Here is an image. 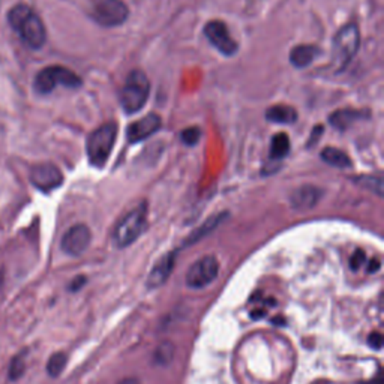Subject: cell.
<instances>
[{
	"mask_svg": "<svg viewBox=\"0 0 384 384\" xmlns=\"http://www.w3.org/2000/svg\"><path fill=\"white\" fill-rule=\"evenodd\" d=\"M30 182L42 192H50L64 183L62 171L53 164H39L30 171Z\"/></svg>",
	"mask_w": 384,
	"mask_h": 384,
	"instance_id": "11",
	"label": "cell"
},
{
	"mask_svg": "<svg viewBox=\"0 0 384 384\" xmlns=\"http://www.w3.org/2000/svg\"><path fill=\"white\" fill-rule=\"evenodd\" d=\"M25 371H26L25 355L15 356V357L11 360V363H10V372H8V375H10V380H11V381H15V380L21 379V377H23V374H25Z\"/></svg>",
	"mask_w": 384,
	"mask_h": 384,
	"instance_id": "23",
	"label": "cell"
},
{
	"mask_svg": "<svg viewBox=\"0 0 384 384\" xmlns=\"http://www.w3.org/2000/svg\"><path fill=\"white\" fill-rule=\"evenodd\" d=\"M176 263V253H168L164 255L161 260L153 266L152 272L149 273L147 278V287L149 288H159L167 282L171 272L175 269Z\"/></svg>",
	"mask_w": 384,
	"mask_h": 384,
	"instance_id": "13",
	"label": "cell"
},
{
	"mask_svg": "<svg viewBox=\"0 0 384 384\" xmlns=\"http://www.w3.org/2000/svg\"><path fill=\"white\" fill-rule=\"evenodd\" d=\"M173 357H175V346L168 341L161 342L153 353V360L156 365H168L171 360H173Z\"/></svg>",
	"mask_w": 384,
	"mask_h": 384,
	"instance_id": "21",
	"label": "cell"
},
{
	"mask_svg": "<svg viewBox=\"0 0 384 384\" xmlns=\"http://www.w3.org/2000/svg\"><path fill=\"white\" fill-rule=\"evenodd\" d=\"M321 195H323V192L316 186H311V185L302 186L293 192L292 205L297 210H308L317 205L321 199Z\"/></svg>",
	"mask_w": 384,
	"mask_h": 384,
	"instance_id": "15",
	"label": "cell"
},
{
	"mask_svg": "<svg viewBox=\"0 0 384 384\" xmlns=\"http://www.w3.org/2000/svg\"><path fill=\"white\" fill-rule=\"evenodd\" d=\"M117 138V125L110 122L103 127L95 129L88 138L86 143V151H88V158L93 167L103 168L105 162L112 155L113 147Z\"/></svg>",
	"mask_w": 384,
	"mask_h": 384,
	"instance_id": "3",
	"label": "cell"
},
{
	"mask_svg": "<svg viewBox=\"0 0 384 384\" xmlns=\"http://www.w3.org/2000/svg\"><path fill=\"white\" fill-rule=\"evenodd\" d=\"M8 21L21 38V41L34 50L41 49L47 41V30L39 15L26 5H17L8 12Z\"/></svg>",
	"mask_w": 384,
	"mask_h": 384,
	"instance_id": "1",
	"label": "cell"
},
{
	"mask_svg": "<svg viewBox=\"0 0 384 384\" xmlns=\"http://www.w3.org/2000/svg\"><path fill=\"white\" fill-rule=\"evenodd\" d=\"M323 131H324V128H323V125H317V127L314 128V131L311 132V137H309V141H308V147H311V146H316L317 143H318V140H320V137L323 136Z\"/></svg>",
	"mask_w": 384,
	"mask_h": 384,
	"instance_id": "27",
	"label": "cell"
},
{
	"mask_svg": "<svg viewBox=\"0 0 384 384\" xmlns=\"http://www.w3.org/2000/svg\"><path fill=\"white\" fill-rule=\"evenodd\" d=\"M219 273L216 257L206 255L195 261L186 273V285L192 290H201L214 282Z\"/></svg>",
	"mask_w": 384,
	"mask_h": 384,
	"instance_id": "8",
	"label": "cell"
},
{
	"mask_svg": "<svg viewBox=\"0 0 384 384\" xmlns=\"http://www.w3.org/2000/svg\"><path fill=\"white\" fill-rule=\"evenodd\" d=\"M360 47V32L356 23L344 26L333 38V64L338 71L346 69L355 59Z\"/></svg>",
	"mask_w": 384,
	"mask_h": 384,
	"instance_id": "6",
	"label": "cell"
},
{
	"mask_svg": "<svg viewBox=\"0 0 384 384\" xmlns=\"http://www.w3.org/2000/svg\"><path fill=\"white\" fill-rule=\"evenodd\" d=\"M201 138V129L197 127L186 128L180 132V140L183 141L186 146H195Z\"/></svg>",
	"mask_w": 384,
	"mask_h": 384,
	"instance_id": "25",
	"label": "cell"
},
{
	"mask_svg": "<svg viewBox=\"0 0 384 384\" xmlns=\"http://www.w3.org/2000/svg\"><path fill=\"white\" fill-rule=\"evenodd\" d=\"M365 261H366V254L363 253L362 249H357L356 253L353 254L351 258H350L351 269H353V270H359V269L362 268V266L365 264Z\"/></svg>",
	"mask_w": 384,
	"mask_h": 384,
	"instance_id": "26",
	"label": "cell"
},
{
	"mask_svg": "<svg viewBox=\"0 0 384 384\" xmlns=\"http://www.w3.org/2000/svg\"><path fill=\"white\" fill-rule=\"evenodd\" d=\"M149 95H151V83L146 74L140 69L131 71L119 93L120 105L125 113L134 114L140 112L146 105Z\"/></svg>",
	"mask_w": 384,
	"mask_h": 384,
	"instance_id": "2",
	"label": "cell"
},
{
	"mask_svg": "<svg viewBox=\"0 0 384 384\" xmlns=\"http://www.w3.org/2000/svg\"><path fill=\"white\" fill-rule=\"evenodd\" d=\"M147 225V206L141 203L140 206L132 209L129 214L125 215L117 224L113 239L116 246L127 248L143 234Z\"/></svg>",
	"mask_w": 384,
	"mask_h": 384,
	"instance_id": "4",
	"label": "cell"
},
{
	"mask_svg": "<svg viewBox=\"0 0 384 384\" xmlns=\"http://www.w3.org/2000/svg\"><path fill=\"white\" fill-rule=\"evenodd\" d=\"M66 362H68V357L65 353H54V355L50 357L49 363H47V372H49V375L53 379L59 377V375L64 372Z\"/></svg>",
	"mask_w": 384,
	"mask_h": 384,
	"instance_id": "22",
	"label": "cell"
},
{
	"mask_svg": "<svg viewBox=\"0 0 384 384\" xmlns=\"http://www.w3.org/2000/svg\"><path fill=\"white\" fill-rule=\"evenodd\" d=\"M92 240V233L88 225L77 224L65 233L62 239V251L71 257H80L89 248Z\"/></svg>",
	"mask_w": 384,
	"mask_h": 384,
	"instance_id": "10",
	"label": "cell"
},
{
	"mask_svg": "<svg viewBox=\"0 0 384 384\" xmlns=\"http://www.w3.org/2000/svg\"><path fill=\"white\" fill-rule=\"evenodd\" d=\"M380 268H381L380 260H377V258H375V260H372V261L370 263V268H368V272H370V273H375Z\"/></svg>",
	"mask_w": 384,
	"mask_h": 384,
	"instance_id": "29",
	"label": "cell"
},
{
	"mask_svg": "<svg viewBox=\"0 0 384 384\" xmlns=\"http://www.w3.org/2000/svg\"><path fill=\"white\" fill-rule=\"evenodd\" d=\"M119 384H140V381L137 379H125Z\"/></svg>",
	"mask_w": 384,
	"mask_h": 384,
	"instance_id": "30",
	"label": "cell"
},
{
	"mask_svg": "<svg viewBox=\"0 0 384 384\" xmlns=\"http://www.w3.org/2000/svg\"><path fill=\"white\" fill-rule=\"evenodd\" d=\"M162 125L159 114L149 113L147 116L141 117V119L132 122L127 129V138L129 143H140L149 137H152L155 132H158Z\"/></svg>",
	"mask_w": 384,
	"mask_h": 384,
	"instance_id": "12",
	"label": "cell"
},
{
	"mask_svg": "<svg viewBox=\"0 0 384 384\" xmlns=\"http://www.w3.org/2000/svg\"><path fill=\"white\" fill-rule=\"evenodd\" d=\"M90 15L101 26L116 27L127 21L129 10L122 0H90Z\"/></svg>",
	"mask_w": 384,
	"mask_h": 384,
	"instance_id": "7",
	"label": "cell"
},
{
	"mask_svg": "<svg viewBox=\"0 0 384 384\" xmlns=\"http://www.w3.org/2000/svg\"><path fill=\"white\" fill-rule=\"evenodd\" d=\"M203 32H205L206 38L209 39V42L214 45L219 53L224 54V56H234V54L238 53L239 45L230 35L229 27H227L224 21H209Z\"/></svg>",
	"mask_w": 384,
	"mask_h": 384,
	"instance_id": "9",
	"label": "cell"
},
{
	"mask_svg": "<svg viewBox=\"0 0 384 384\" xmlns=\"http://www.w3.org/2000/svg\"><path fill=\"white\" fill-rule=\"evenodd\" d=\"M83 84L81 78L78 77L74 71H71L65 66H47L39 71L35 77V90L38 93H51L57 86H64L68 89H78Z\"/></svg>",
	"mask_w": 384,
	"mask_h": 384,
	"instance_id": "5",
	"label": "cell"
},
{
	"mask_svg": "<svg viewBox=\"0 0 384 384\" xmlns=\"http://www.w3.org/2000/svg\"><path fill=\"white\" fill-rule=\"evenodd\" d=\"M368 344L374 348V350H380L383 347V336L380 332H374L370 335V340H368Z\"/></svg>",
	"mask_w": 384,
	"mask_h": 384,
	"instance_id": "28",
	"label": "cell"
},
{
	"mask_svg": "<svg viewBox=\"0 0 384 384\" xmlns=\"http://www.w3.org/2000/svg\"><path fill=\"white\" fill-rule=\"evenodd\" d=\"M370 117V112L368 110H355V108H344V110H338L329 117V122L332 123V127L340 129V131H346L348 129L353 123H356L362 119H368Z\"/></svg>",
	"mask_w": 384,
	"mask_h": 384,
	"instance_id": "14",
	"label": "cell"
},
{
	"mask_svg": "<svg viewBox=\"0 0 384 384\" xmlns=\"http://www.w3.org/2000/svg\"><path fill=\"white\" fill-rule=\"evenodd\" d=\"M321 159H323L327 166H332L336 168H348L351 167V159L346 152H342L341 149L336 147H326L321 152Z\"/></svg>",
	"mask_w": 384,
	"mask_h": 384,
	"instance_id": "18",
	"label": "cell"
},
{
	"mask_svg": "<svg viewBox=\"0 0 384 384\" xmlns=\"http://www.w3.org/2000/svg\"><path fill=\"white\" fill-rule=\"evenodd\" d=\"M356 183L362 188H368L372 192H375L380 197H383V180L381 177H372V176H363L356 179Z\"/></svg>",
	"mask_w": 384,
	"mask_h": 384,
	"instance_id": "24",
	"label": "cell"
},
{
	"mask_svg": "<svg viewBox=\"0 0 384 384\" xmlns=\"http://www.w3.org/2000/svg\"><path fill=\"white\" fill-rule=\"evenodd\" d=\"M266 119L273 123H281V125H293L297 120V112L296 108L281 104V105H273L268 112H266Z\"/></svg>",
	"mask_w": 384,
	"mask_h": 384,
	"instance_id": "17",
	"label": "cell"
},
{
	"mask_svg": "<svg viewBox=\"0 0 384 384\" xmlns=\"http://www.w3.org/2000/svg\"><path fill=\"white\" fill-rule=\"evenodd\" d=\"M290 153V138L284 132H279L272 137L270 141V159L272 161H282Z\"/></svg>",
	"mask_w": 384,
	"mask_h": 384,
	"instance_id": "19",
	"label": "cell"
},
{
	"mask_svg": "<svg viewBox=\"0 0 384 384\" xmlns=\"http://www.w3.org/2000/svg\"><path fill=\"white\" fill-rule=\"evenodd\" d=\"M224 218H227V214H219V215H215V216L209 218L205 224L200 225L199 229L195 230L194 233H191V236L188 238L186 242H185V246L191 245V244H195V242H199L200 239L207 236L209 233L214 231V230L216 229V227L222 222V219H224Z\"/></svg>",
	"mask_w": 384,
	"mask_h": 384,
	"instance_id": "20",
	"label": "cell"
},
{
	"mask_svg": "<svg viewBox=\"0 0 384 384\" xmlns=\"http://www.w3.org/2000/svg\"><path fill=\"white\" fill-rule=\"evenodd\" d=\"M318 54L320 50L316 45H297L292 50V53H290V62H292L294 68H307L318 57Z\"/></svg>",
	"mask_w": 384,
	"mask_h": 384,
	"instance_id": "16",
	"label": "cell"
}]
</instances>
